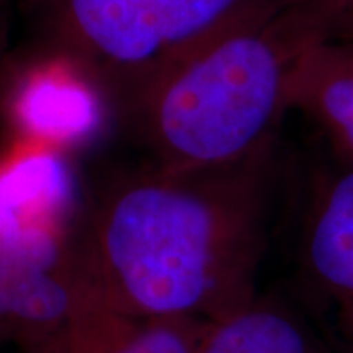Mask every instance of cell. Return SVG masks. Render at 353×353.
I'll return each mask as SVG.
<instances>
[{"mask_svg":"<svg viewBox=\"0 0 353 353\" xmlns=\"http://www.w3.org/2000/svg\"><path fill=\"white\" fill-rule=\"evenodd\" d=\"M275 143L238 163L150 169L102 190L79 248L108 306L187 320L243 306L265 250Z\"/></svg>","mask_w":353,"mask_h":353,"instance_id":"cell-1","label":"cell"},{"mask_svg":"<svg viewBox=\"0 0 353 353\" xmlns=\"http://www.w3.org/2000/svg\"><path fill=\"white\" fill-rule=\"evenodd\" d=\"M312 46L283 0H255L171 65L126 116L153 169H212L275 143L294 71Z\"/></svg>","mask_w":353,"mask_h":353,"instance_id":"cell-2","label":"cell"},{"mask_svg":"<svg viewBox=\"0 0 353 353\" xmlns=\"http://www.w3.org/2000/svg\"><path fill=\"white\" fill-rule=\"evenodd\" d=\"M43 50L122 116L255 0H24Z\"/></svg>","mask_w":353,"mask_h":353,"instance_id":"cell-3","label":"cell"},{"mask_svg":"<svg viewBox=\"0 0 353 353\" xmlns=\"http://www.w3.org/2000/svg\"><path fill=\"white\" fill-rule=\"evenodd\" d=\"M102 301L77 234L67 230L51 232L0 265V336L26 340L32 350Z\"/></svg>","mask_w":353,"mask_h":353,"instance_id":"cell-4","label":"cell"},{"mask_svg":"<svg viewBox=\"0 0 353 353\" xmlns=\"http://www.w3.org/2000/svg\"><path fill=\"white\" fill-rule=\"evenodd\" d=\"M301 269L308 290L336 318L353 352V165L322 183L310 202Z\"/></svg>","mask_w":353,"mask_h":353,"instance_id":"cell-5","label":"cell"},{"mask_svg":"<svg viewBox=\"0 0 353 353\" xmlns=\"http://www.w3.org/2000/svg\"><path fill=\"white\" fill-rule=\"evenodd\" d=\"M290 110L303 112L353 165V43H314L294 71Z\"/></svg>","mask_w":353,"mask_h":353,"instance_id":"cell-6","label":"cell"},{"mask_svg":"<svg viewBox=\"0 0 353 353\" xmlns=\"http://www.w3.org/2000/svg\"><path fill=\"white\" fill-rule=\"evenodd\" d=\"M97 101L102 99L83 77L48 53L43 63L22 75L12 97L20 128L59 143L90 128Z\"/></svg>","mask_w":353,"mask_h":353,"instance_id":"cell-7","label":"cell"},{"mask_svg":"<svg viewBox=\"0 0 353 353\" xmlns=\"http://www.w3.org/2000/svg\"><path fill=\"white\" fill-rule=\"evenodd\" d=\"M124 312L106 303L94 304L57 338L34 353H194L196 343L183 320L152 318L148 326H130Z\"/></svg>","mask_w":353,"mask_h":353,"instance_id":"cell-8","label":"cell"},{"mask_svg":"<svg viewBox=\"0 0 353 353\" xmlns=\"http://www.w3.org/2000/svg\"><path fill=\"white\" fill-rule=\"evenodd\" d=\"M194 353H316L304 330L269 306H240L222 320Z\"/></svg>","mask_w":353,"mask_h":353,"instance_id":"cell-9","label":"cell"},{"mask_svg":"<svg viewBox=\"0 0 353 353\" xmlns=\"http://www.w3.org/2000/svg\"><path fill=\"white\" fill-rule=\"evenodd\" d=\"M314 43H353V0H283Z\"/></svg>","mask_w":353,"mask_h":353,"instance_id":"cell-10","label":"cell"},{"mask_svg":"<svg viewBox=\"0 0 353 353\" xmlns=\"http://www.w3.org/2000/svg\"><path fill=\"white\" fill-rule=\"evenodd\" d=\"M57 230H65V228L30 224L0 199V265L10 261L12 257L32 248L43 236Z\"/></svg>","mask_w":353,"mask_h":353,"instance_id":"cell-11","label":"cell"},{"mask_svg":"<svg viewBox=\"0 0 353 353\" xmlns=\"http://www.w3.org/2000/svg\"><path fill=\"white\" fill-rule=\"evenodd\" d=\"M4 2L0 0V88L4 87V81L8 75V26H6V12H4Z\"/></svg>","mask_w":353,"mask_h":353,"instance_id":"cell-12","label":"cell"}]
</instances>
